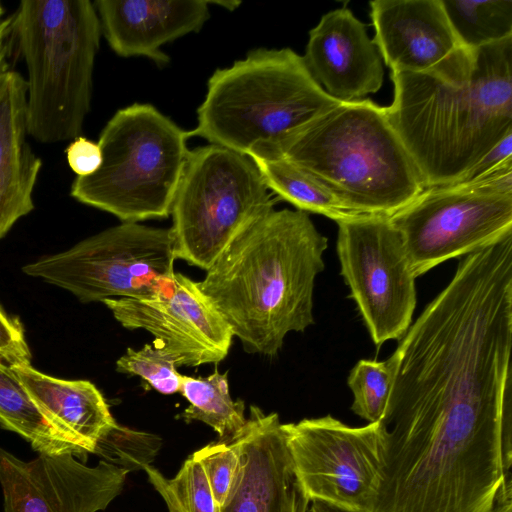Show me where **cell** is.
<instances>
[{
	"instance_id": "1",
	"label": "cell",
	"mask_w": 512,
	"mask_h": 512,
	"mask_svg": "<svg viewBox=\"0 0 512 512\" xmlns=\"http://www.w3.org/2000/svg\"><path fill=\"white\" fill-rule=\"evenodd\" d=\"M387 117L425 189L462 181L512 134V37L463 48L422 74L392 73Z\"/></svg>"
},
{
	"instance_id": "2",
	"label": "cell",
	"mask_w": 512,
	"mask_h": 512,
	"mask_svg": "<svg viewBox=\"0 0 512 512\" xmlns=\"http://www.w3.org/2000/svg\"><path fill=\"white\" fill-rule=\"evenodd\" d=\"M327 246L306 212L273 209L230 242L198 285L245 351L274 357L289 332L314 323Z\"/></svg>"
},
{
	"instance_id": "3",
	"label": "cell",
	"mask_w": 512,
	"mask_h": 512,
	"mask_svg": "<svg viewBox=\"0 0 512 512\" xmlns=\"http://www.w3.org/2000/svg\"><path fill=\"white\" fill-rule=\"evenodd\" d=\"M253 155L280 157L301 168L354 214L390 217L425 189L386 107L370 99L342 101L279 145L248 154Z\"/></svg>"
},
{
	"instance_id": "4",
	"label": "cell",
	"mask_w": 512,
	"mask_h": 512,
	"mask_svg": "<svg viewBox=\"0 0 512 512\" xmlns=\"http://www.w3.org/2000/svg\"><path fill=\"white\" fill-rule=\"evenodd\" d=\"M341 102L292 49L260 48L212 74L197 125L189 132L248 155L279 145Z\"/></svg>"
},
{
	"instance_id": "5",
	"label": "cell",
	"mask_w": 512,
	"mask_h": 512,
	"mask_svg": "<svg viewBox=\"0 0 512 512\" xmlns=\"http://www.w3.org/2000/svg\"><path fill=\"white\" fill-rule=\"evenodd\" d=\"M101 34L89 0L19 3L12 37L27 67L28 133L36 141L52 144L81 136Z\"/></svg>"
},
{
	"instance_id": "6",
	"label": "cell",
	"mask_w": 512,
	"mask_h": 512,
	"mask_svg": "<svg viewBox=\"0 0 512 512\" xmlns=\"http://www.w3.org/2000/svg\"><path fill=\"white\" fill-rule=\"evenodd\" d=\"M189 131L147 103L119 109L100 133L99 169L76 177L70 195L121 222L170 215L186 164Z\"/></svg>"
},
{
	"instance_id": "7",
	"label": "cell",
	"mask_w": 512,
	"mask_h": 512,
	"mask_svg": "<svg viewBox=\"0 0 512 512\" xmlns=\"http://www.w3.org/2000/svg\"><path fill=\"white\" fill-rule=\"evenodd\" d=\"M275 203L248 155L214 144L189 150L170 212L176 259L207 271Z\"/></svg>"
},
{
	"instance_id": "8",
	"label": "cell",
	"mask_w": 512,
	"mask_h": 512,
	"mask_svg": "<svg viewBox=\"0 0 512 512\" xmlns=\"http://www.w3.org/2000/svg\"><path fill=\"white\" fill-rule=\"evenodd\" d=\"M414 276L512 233V160L481 177L424 189L390 216Z\"/></svg>"
},
{
	"instance_id": "9",
	"label": "cell",
	"mask_w": 512,
	"mask_h": 512,
	"mask_svg": "<svg viewBox=\"0 0 512 512\" xmlns=\"http://www.w3.org/2000/svg\"><path fill=\"white\" fill-rule=\"evenodd\" d=\"M175 260L170 228L121 222L22 270L90 303L153 295L175 272Z\"/></svg>"
},
{
	"instance_id": "10",
	"label": "cell",
	"mask_w": 512,
	"mask_h": 512,
	"mask_svg": "<svg viewBox=\"0 0 512 512\" xmlns=\"http://www.w3.org/2000/svg\"><path fill=\"white\" fill-rule=\"evenodd\" d=\"M298 480L310 500L367 512L380 486L385 427H351L331 415L283 424Z\"/></svg>"
},
{
	"instance_id": "11",
	"label": "cell",
	"mask_w": 512,
	"mask_h": 512,
	"mask_svg": "<svg viewBox=\"0 0 512 512\" xmlns=\"http://www.w3.org/2000/svg\"><path fill=\"white\" fill-rule=\"evenodd\" d=\"M336 223L340 272L374 344L401 339L416 306V277L401 235L389 216L359 214Z\"/></svg>"
},
{
	"instance_id": "12",
	"label": "cell",
	"mask_w": 512,
	"mask_h": 512,
	"mask_svg": "<svg viewBox=\"0 0 512 512\" xmlns=\"http://www.w3.org/2000/svg\"><path fill=\"white\" fill-rule=\"evenodd\" d=\"M129 330L142 329L176 367L218 363L228 354L233 333L198 282L174 272L153 295L103 301Z\"/></svg>"
},
{
	"instance_id": "13",
	"label": "cell",
	"mask_w": 512,
	"mask_h": 512,
	"mask_svg": "<svg viewBox=\"0 0 512 512\" xmlns=\"http://www.w3.org/2000/svg\"><path fill=\"white\" fill-rule=\"evenodd\" d=\"M127 469L100 460L88 466L72 453L25 461L0 447L3 512H99L123 491Z\"/></svg>"
},
{
	"instance_id": "14",
	"label": "cell",
	"mask_w": 512,
	"mask_h": 512,
	"mask_svg": "<svg viewBox=\"0 0 512 512\" xmlns=\"http://www.w3.org/2000/svg\"><path fill=\"white\" fill-rule=\"evenodd\" d=\"M230 442L239 463L219 512H308L310 500L296 475L277 413L250 406L244 429Z\"/></svg>"
},
{
	"instance_id": "15",
	"label": "cell",
	"mask_w": 512,
	"mask_h": 512,
	"mask_svg": "<svg viewBox=\"0 0 512 512\" xmlns=\"http://www.w3.org/2000/svg\"><path fill=\"white\" fill-rule=\"evenodd\" d=\"M369 5L372 40L392 73L436 70L464 48L441 0H374Z\"/></svg>"
},
{
	"instance_id": "16",
	"label": "cell",
	"mask_w": 512,
	"mask_h": 512,
	"mask_svg": "<svg viewBox=\"0 0 512 512\" xmlns=\"http://www.w3.org/2000/svg\"><path fill=\"white\" fill-rule=\"evenodd\" d=\"M302 57L317 83L337 100L362 99L382 86L379 51L364 23L346 7L321 17L309 32Z\"/></svg>"
},
{
	"instance_id": "17",
	"label": "cell",
	"mask_w": 512,
	"mask_h": 512,
	"mask_svg": "<svg viewBox=\"0 0 512 512\" xmlns=\"http://www.w3.org/2000/svg\"><path fill=\"white\" fill-rule=\"evenodd\" d=\"M206 0H97L101 33L121 57H146L165 65L166 43L198 32L208 20Z\"/></svg>"
},
{
	"instance_id": "18",
	"label": "cell",
	"mask_w": 512,
	"mask_h": 512,
	"mask_svg": "<svg viewBox=\"0 0 512 512\" xmlns=\"http://www.w3.org/2000/svg\"><path fill=\"white\" fill-rule=\"evenodd\" d=\"M11 368L47 424L76 456L95 454L117 426L104 396L90 381L55 378L31 364Z\"/></svg>"
},
{
	"instance_id": "19",
	"label": "cell",
	"mask_w": 512,
	"mask_h": 512,
	"mask_svg": "<svg viewBox=\"0 0 512 512\" xmlns=\"http://www.w3.org/2000/svg\"><path fill=\"white\" fill-rule=\"evenodd\" d=\"M28 135L27 82L9 70L0 78V239L34 209L42 160Z\"/></svg>"
},
{
	"instance_id": "20",
	"label": "cell",
	"mask_w": 512,
	"mask_h": 512,
	"mask_svg": "<svg viewBox=\"0 0 512 512\" xmlns=\"http://www.w3.org/2000/svg\"><path fill=\"white\" fill-rule=\"evenodd\" d=\"M228 373L217 370L207 377L182 375L179 392L189 402L180 415L186 422L201 421L212 427L219 440L230 442L244 429L245 404L230 395Z\"/></svg>"
},
{
	"instance_id": "21",
	"label": "cell",
	"mask_w": 512,
	"mask_h": 512,
	"mask_svg": "<svg viewBox=\"0 0 512 512\" xmlns=\"http://www.w3.org/2000/svg\"><path fill=\"white\" fill-rule=\"evenodd\" d=\"M261 172L267 187L304 212L322 214L335 222L355 215L312 175L280 157L249 156Z\"/></svg>"
},
{
	"instance_id": "22",
	"label": "cell",
	"mask_w": 512,
	"mask_h": 512,
	"mask_svg": "<svg viewBox=\"0 0 512 512\" xmlns=\"http://www.w3.org/2000/svg\"><path fill=\"white\" fill-rule=\"evenodd\" d=\"M0 425L17 433L39 454L75 452L47 424L11 365L0 356Z\"/></svg>"
},
{
	"instance_id": "23",
	"label": "cell",
	"mask_w": 512,
	"mask_h": 512,
	"mask_svg": "<svg viewBox=\"0 0 512 512\" xmlns=\"http://www.w3.org/2000/svg\"><path fill=\"white\" fill-rule=\"evenodd\" d=\"M460 44L476 49L512 37L511 0H441Z\"/></svg>"
},
{
	"instance_id": "24",
	"label": "cell",
	"mask_w": 512,
	"mask_h": 512,
	"mask_svg": "<svg viewBox=\"0 0 512 512\" xmlns=\"http://www.w3.org/2000/svg\"><path fill=\"white\" fill-rule=\"evenodd\" d=\"M396 369L394 353L385 361L360 360L347 379L353 393L351 410L368 423L384 415Z\"/></svg>"
},
{
	"instance_id": "25",
	"label": "cell",
	"mask_w": 512,
	"mask_h": 512,
	"mask_svg": "<svg viewBox=\"0 0 512 512\" xmlns=\"http://www.w3.org/2000/svg\"><path fill=\"white\" fill-rule=\"evenodd\" d=\"M119 373L136 375L161 394L178 393L182 375L174 360L155 345L146 344L141 349L128 348L116 361Z\"/></svg>"
},
{
	"instance_id": "26",
	"label": "cell",
	"mask_w": 512,
	"mask_h": 512,
	"mask_svg": "<svg viewBox=\"0 0 512 512\" xmlns=\"http://www.w3.org/2000/svg\"><path fill=\"white\" fill-rule=\"evenodd\" d=\"M167 483L184 512H219L205 471L193 455Z\"/></svg>"
},
{
	"instance_id": "27",
	"label": "cell",
	"mask_w": 512,
	"mask_h": 512,
	"mask_svg": "<svg viewBox=\"0 0 512 512\" xmlns=\"http://www.w3.org/2000/svg\"><path fill=\"white\" fill-rule=\"evenodd\" d=\"M203 467L214 499L220 507L233 484L237 473L239 455L233 442L217 441L192 454Z\"/></svg>"
},
{
	"instance_id": "28",
	"label": "cell",
	"mask_w": 512,
	"mask_h": 512,
	"mask_svg": "<svg viewBox=\"0 0 512 512\" xmlns=\"http://www.w3.org/2000/svg\"><path fill=\"white\" fill-rule=\"evenodd\" d=\"M0 356L10 365L30 364L31 353L17 317L0 314Z\"/></svg>"
},
{
	"instance_id": "29",
	"label": "cell",
	"mask_w": 512,
	"mask_h": 512,
	"mask_svg": "<svg viewBox=\"0 0 512 512\" xmlns=\"http://www.w3.org/2000/svg\"><path fill=\"white\" fill-rule=\"evenodd\" d=\"M65 152L68 165L77 177L95 173L102 164V151L98 142L83 136L73 139Z\"/></svg>"
},
{
	"instance_id": "30",
	"label": "cell",
	"mask_w": 512,
	"mask_h": 512,
	"mask_svg": "<svg viewBox=\"0 0 512 512\" xmlns=\"http://www.w3.org/2000/svg\"><path fill=\"white\" fill-rule=\"evenodd\" d=\"M509 160H512V134L506 136L490 150L462 181L486 175Z\"/></svg>"
},
{
	"instance_id": "31",
	"label": "cell",
	"mask_w": 512,
	"mask_h": 512,
	"mask_svg": "<svg viewBox=\"0 0 512 512\" xmlns=\"http://www.w3.org/2000/svg\"><path fill=\"white\" fill-rule=\"evenodd\" d=\"M143 469L146 472L151 485L164 500L168 512H184L168 486V478H166L158 469L151 466L150 464L145 465Z\"/></svg>"
},
{
	"instance_id": "32",
	"label": "cell",
	"mask_w": 512,
	"mask_h": 512,
	"mask_svg": "<svg viewBox=\"0 0 512 512\" xmlns=\"http://www.w3.org/2000/svg\"><path fill=\"white\" fill-rule=\"evenodd\" d=\"M12 37V16L0 19V78L9 71V40Z\"/></svg>"
},
{
	"instance_id": "33",
	"label": "cell",
	"mask_w": 512,
	"mask_h": 512,
	"mask_svg": "<svg viewBox=\"0 0 512 512\" xmlns=\"http://www.w3.org/2000/svg\"><path fill=\"white\" fill-rule=\"evenodd\" d=\"M308 512H347V511L331 507V506L326 505L321 502L313 501V502H310Z\"/></svg>"
},
{
	"instance_id": "34",
	"label": "cell",
	"mask_w": 512,
	"mask_h": 512,
	"mask_svg": "<svg viewBox=\"0 0 512 512\" xmlns=\"http://www.w3.org/2000/svg\"><path fill=\"white\" fill-rule=\"evenodd\" d=\"M210 4H216L219 6H222V8L228 9V10H234L238 7V5L241 4L239 1H209Z\"/></svg>"
},
{
	"instance_id": "35",
	"label": "cell",
	"mask_w": 512,
	"mask_h": 512,
	"mask_svg": "<svg viewBox=\"0 0 512 512\" xmlns=\"http://www.w3.org/2000/svg\"><path fill=\"white\" fill-rule=\"evenodd\" d=\"M3 14H4V7H3L2 3L0 2V19L3 17Z\"/></svg>"
},
{
	"instance_id": "36",
	"label": "cell",
	"mask_w": 512,
	"mask_h": 512,
	"mask_svg": "<svg viewBox=\"0 0 512 512\" xmlns=\"http://www.w3.org/2000/svg\"><path fill=\"white\" fill-rule=\"evenodd\" d=\"M5 312L3 311L1 305H0V314H4Z\"/></svg>"
}]
</instances>
